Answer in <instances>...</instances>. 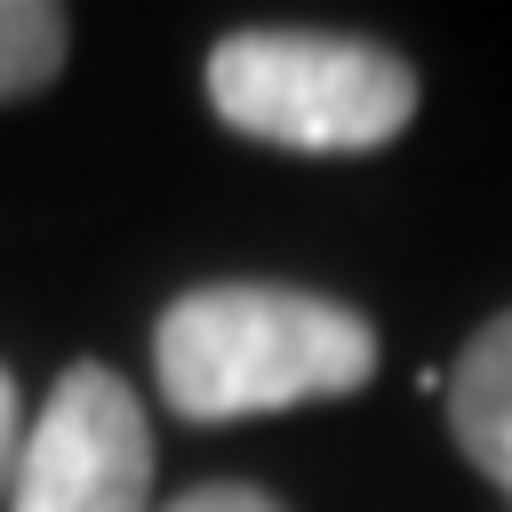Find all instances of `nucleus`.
<instances>
[{
	"label": "nucleus",
	"mask_w": 512,
	"mask_h": 512,
	"mask_svg": "<svg viewBox=\"0 0 512 512\" xmlns=\"http://www.w3.org/2000/svg\"><path fill=\"white\" fill-rule=\"evenodd\" d=\"M160 400L192 424L280 416L304 400H344L376 376V328L312 288L208 280L184 288L152 328Z\"/></svg>",
	"instance_id": "1"
},
{
	"label": "nucleus",
	"mask_w": 512,
	"mask_h": 512,
	"mask_svg": "<svg viewBox=\"0 0 512 512\" xmlns=\"http://www.w3.org/2000/svg\"><path fill=\"white\" fill-rule=\"evenodd\" d=\"M208 112L280 152H376L416 120V64L360 32L248 24L208 48Z\"/></svg>",
	"instance_id": "2"
},
{
	"label": "nucleus",
	"mask_w": 512,
	"mask_h": 512,
	"mask_svg": "<svg viewBox=\"0 0 512 512\" xmlns=\"http://www.w3.org/2000/svg\"><path fill=\"white\" fill-rule=\"evenodd\" d=\"M8 512H152V424L112 368L56 376L16 448Z\"/></svg>",
	"instance_id": "3"
},
{
	"label": "nucleus",
	"mask_w": 512,
	"mask_h": 512,
	"mask_svg": "<svg viewBox=\"0 0 512 512\" xmlns=\"http://www.w3.org/2000/svg\"><path fill=\"white\" fill-rule=\"evenodd\" d=\"M448 432L480 464V480H496L512 496V312H496L488 328L464 336V352L448 368Z\"/></svg>",
	"instance_id": "4"
},
{
	"label": "nucleus",
	"mask_w": 512,
	"mask_h": 512,
	"mask_svg": "<svg viewBox=\"0 0 512 512\" xmlns=\"http://www.w3.org/2000/svg\"><path fill=\"white\" fill-rule=\"evenodd\" d=\"M72 48V16L56 0H0V104L40 96L64 72Z\"/></svg>",
	"instance_id": "5"
},
{
	"label": "nucleus",
	"mask_w": 512,
	"mask_h": 512,
	"mask_svg": "<svg viewBox=\"0 0 512 512\" xmlns=\"http://www.w3.org/2000/svg\"><path fill=\"white\" fill-rule=\"evenodd\" d=\"M160 512H288V504L264 496L256 480H208V488H184V496L160 504Z\"/></svg>",
	"instance_id": "6"
},
{
	"label": "nucleus",
	"mask_w": 512,
	"mask_h": 512,
	"mask_svg": "<svg viewBox=\"0 0 512 512\" xmlns=\"http://www.w3.org/2000/svg\"><path fill=\"white\" fill-rule=\"evenodd\" d=\"M16 480V376L0 368V488Z\"/></svg>",
	"instance_id": "7"
}]
</instances>
